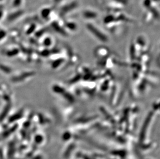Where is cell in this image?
I'll return each mask as SVG.
<instances>
[{
  "mask_svg": "<svg viewBox=\"0 0 160 159\" xmlns=\"http://www.w3.org/2000/svg\"><path fill=\"white\" fill-rule=\"evenodd\" d=\"M86 27L89 32L92 34V35L95 36V37L97 38L99 41L104 42H106L108 41L107 36H106L104 33L102 32L95 25L89 23L87 24Z\"/></svg>",
  "mask_w": 160,
  "mask_h": 159,
  "instance_id": "1",
  "label": "cell"
},
{
  "mask_svg": "<svg viewBox=\"0 0 160 159\" xmlns=\"http://www.w3.org/2000/svg\"><path fill=\"white\" fill-rule=\"evenodd\" d=\"M78 6V3L76 1H72L68 4L65 5L62 8V12L64 15L68 14V12H71L73 11L75 8Z\"/></svg>",
  "mask_w": 160,
  "mask_h": 159,
  "instance_id": "2",
  "label": "cell"
},
{
  "mask_svg": "<svg viewBox=\"0 0 160 159\" xmlns=\"http://www.w3.org/2000/svg\"><path fill=\"white\" fill-rule=\"evenodd\" d=\"M82 16L85 19L91 20L97 18L98 14L96 12L91 9H86L85 11H83Z\"/></svg>",
  "mask_w": 160,
  "mask_h": 159,
  "instance_id": "3",
  "label": "cell"
},
{
  "mask_svg": "<svg viewBox=\"0 0 160 159\" xmlns=\"http://www.w3.org/2000/svg\"><path fill=\"white\" fill-rule=\"evenodd\" d=\"M65 29H68L71 31H75L77 29V25L75 22L70 20H65L64 21Z\"/></svg>",
  "mask_w": 160,
  "mask_h": 159,
  "instance_id": "4",
  "label": "cell"
}]
</instances>
